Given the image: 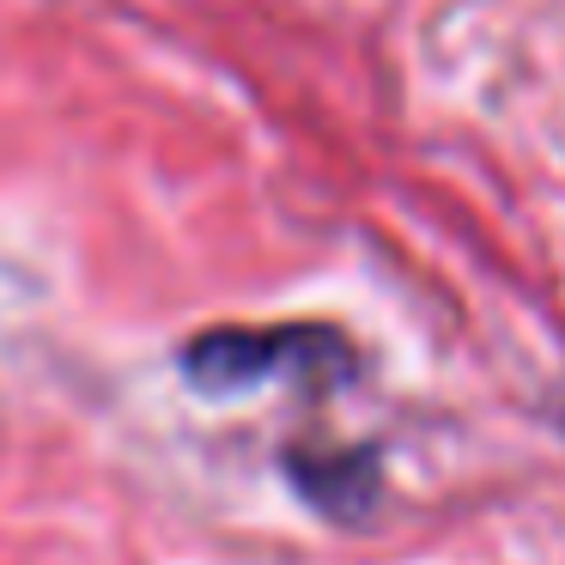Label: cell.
<instances>
[{"instance_id":"cell-1","label":"cell","mask_w":565,"mask_h":565,"mask_svg":"<svg viewBox=\"0 0 565 565\" xmlns=\"http://www.w3.org/2000/svg\"><path fill=\"white\" fill-rule=\"evenodd\" d=\"M183 377L201 395H244L274 377L341 383L353 377V347L317 322H280V329H207L183 347Z\"/></svg>"},{"instance_id":"cell-2","label":"cell","mask_w":565,"mask_h":565,"mask_svg":"<svg viewBox=\"0 0 565 565\" xmlns=\"http://www.w3.org/2000/svg\"><path fill=\"white\" fill-rule=\"evenodd\" d=\"M286 475H292L298 492L329 516H359V511H371V499H377V456L371 450H341V456L292 450L286 456Z\"/></svg>"}]
</instances>
